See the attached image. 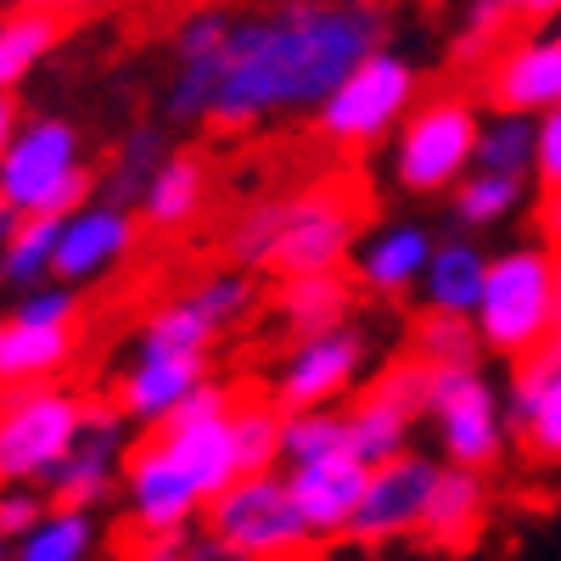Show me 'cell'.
<instances>
[{"mask_svg": "<svg viewBox=\"0 0 561 561\" xmlns=\"http://www.w3.org/2000/svg\"><path fill=\"white\" fill-rule=\"evenodd\" d=\"M382 0H275L264 12H230L214 57L174 62L163 113L219 129L314 113L343 84V73L382 51Z\"/></svg>", "mask_w": 561, "mask_h": 561, "instance_id": "obj_1", "label": "cell"}, {"mask_svg": "<svg viewBox=\"0 0 561 561\" xmlns=\"http://www.w3.org/2000/svg\"><path fill=\"white\" fill-rule=\"evenodd\" d=\"M230 253L248 270L293 275H337L359 248V208L343 185H304L293 197L253 203L225 230Z\"/></svg>", "mask_w": 561, "mask_h": 561, "instance_id": "obj_2", "label": "cell"}, {"mask_svg": "<svg viewBox=\"0 0 561 561\" xmlns=\"http://www.w3.org/2000/svg\"><path fill=\"white\" fill-rule=\"evenodd\" d=\"M478 348L494 359H528L556 332V253L545 242H511L489 253V280L472 309Z\"/></svg>", "mask_w": 561, "mask_h": 561, "instance_id": "obj_3", "label": "cell"}, {"mask_svg": "<svg viewBox=\"0 0 561 561\" xmlns=\"http://www.w3.org/2000/svg\"><path fill=\"white\" fill-rule=\"evenodd\" d=\"M96 180L84 163V140L68 118H23L12 147L0 152V203L18 219H68L90 203Z\"/></svg>", "mask_w": 561, "mask_h": 561, "instance_id": "obj_4", "label": "cell"}, {"mask_svg": "<svg viewBox=\"0 0 561 561\" xmlns=\"http://www.w3.org/2000/svg\"><path fill=\"white\" fill-rule=\"evenodd\" d=\"M427 421L438 438V460L455 472H500L511 455L505 393L483 377V365H444L427 370Z\"/></svg>", "mask_w": 561, "mask_h": 561, "instance_id": "obj_5", "label": "cell"}, {"mask_svg": "<svg viewBox=\"0 0 561 561\" xmlns=\"http://www.w3.org/2000/svg\"><path fill=\"white\" fill-rule=\"evenodd\" d=\"M415 102H421L415 62L382 45V51H370L354 73H343V84L314 107V129H320V140H332L337 152H365V147H377V140H393Z\"/></svg>", "mask_w": 561, "mask_h": 561, "instance_id": "obj_6", "label": "cell"}, {"mask_svg": "<svg viewBox=\"0 0 561 561\" xmlns=\"http://www.w3.org/2000/svg\"><path fill=\"white\" fill-rule=\"evenodd\" d=\"M483 113L466 96H427L393 135V185L410 197H449L478 163Z\"/></svg>", "mask_w": 561, "mask_h": 561, "instance_id": "obj_7", "label": "cell"}, {"mask_svg": "<svg viewBox=\"0 0 561 561\" xmlns=\"http://www.w3.org/2000/svg\"><path fill=\"white\" fill-rule=\"evenodd\" d=\"M79 433H84V399L73 388L62 382L0 388V489L12 483L45 489V478L62 466Z\"/></svg>", "mask_w": 561, "mask_h": 561, "instance_id": "obj_8", "label": "cell"}, {"mask_svg": "<svg viewBox=\"0 0 561 561\" xmlns=\"http://www.w3.org/2000/svg\"><path fill=\"white\" fill-rule=\"evenodd\" d=\"M203 528L214 539H225L230 550H242L248 561H298L314 539L293 505V489H287V472H253V478H237L219 500H208L203 511Z\"/></svg>", "mask_w": 561, "mask_h": 561, "instance_id": "obj_9", "label": "cell"}, {"mask_svg": "<svg viewBox=\"0 0 561 561\" xmlns=\"http://www.w3.org/2000/svg\"><path fill=\"white\" fill-rule=\"evenodd\" d=\"M370 370V337L359 325H337L320 337H298L275 370V410H343L348 399H359Z\"/></svg>", "mask_w": 561, "mask_h": 561, "instance_id": "obj_10", "label": "cell"}, {"mask_svg": "<svg viewBox=\"0 0 561 561\" xmlns=\"http://www.w3.org/2000/svg\"><path fill=\"white\" fill-rule=\"evenodd\" d=\"M343 421H348V455L365 472L410 455L415 421H427V365L421 359L388 365L382 377H370L359 388V399L343 404Z\"/></svg>", "mask_w": 561, "mask_h": 561, "instance_id": "obj_11", "label": "cell"}, {"mask_svg": "<svg viewBox=\"0 0 561 561\" xmlns=\"http://www.w3.org/2000/svg\"><path fill=\"white\" fill-rule=\"evenodd\" d=\"M230 415H237V399H230L219 382H208L192 404L169 421V427L152 433V438L169 449V460L203 489V500H219L230 483L242 478L237 427H230Z\"/></svg>", "mask_w": 561, "mask_h": 561, "instance_id": "obj_12", "label": "cell"}, {"mask_svg": "<svg viewBox=\"0 0 561 561\" xmlns=\"http://www.w3.org/2000/svg\"><path fill=\"white\" fill-rule=\"evenodd\" d=\"M118 494H124V517L140 539H169V534H197L203 523V489L180 472L169 460V449L158 438L135 444L129 460H124V478H118Z\"/></svg>", "mask_w": 561, "mask_h": 561, "instance_id": "obj_13", "label": "cell"}, {"mask_svg": "<svg viewBox=\"0 0 561 561\" xmlns=\"http://www.w3.org/2000/svg\"><path fill=\"white\" fill-rule=\"evenodd\" d=\"M129 421L118 404H84V433L62 455V466L45 478V500L68 511H102L118 494L124 460H129Z\"/></svg>", "mask_w": 561, "mask_h": 561, "instance_id": "obj_14", "label": "cell"}, {"mask_svg": "<svg viewBox=\"0 0 561 561\" xmlns=\"http://www.w3.org/2000/svg\"><path fill=\"white\" fill-rule=\"evenodd\" d=\"M208 354H185V348H158V343H135L124 359V377H118V415L129 427H169V421L192 404L208 388Z\"/></svg>", "mask_w": 561, "mask_h": 561, "instance_id": "obj_15", "label": "cell"}, {"mask_svg": "<svg viewBox=\"0 0 561 561\" xmlns=\"http://www.w3.org/2000/svg\"><path fill=\"white\" fill-rule=\"evenodd\" d=\"M140 248V219L124 203L90 197L79 203L68 219H57V259H51V280L62 287H96L118 264H129Z\"/></svg>", "mask_w": 561, "mask_h": 561, "instance_id": "obj_16", "label": "cell"}, {"mask_svg": "<svg viewBox=\"0 0 561 561\" xmlns=\"http://www.w3.org/2000/svg\"><path fill=\"white\" fill-rule=\"evenodd\" d=\"M438 466L433 455H399L388 466H370L365 472V494H359V511L348 523V539L359 545H393V539H415L421 534V517H427V494L438 483Z\"/></svg>", "mask_w": 561, "mask_h": 561, "instance_id": "obj_17", "label": "cell"}, {"mask_svg": "<svg viewBox=\"0 0 561 561\" xmlns=\"http://www.w3.org/2000/svg\"><path fill=\"white\" fill-rule=\"evenodd\" d=\"M483 102L489 113L545 118L561 107V28L517 34L489 57L483 68Z\"/></svg>", "mask_w": 561, "mask_h": 561, "instance_id": "obj_18", "label": "cell"}, {"mask_svg": "<svg viewBox=\"0 0 561 561\" xmlns=\"http://www.w3.org/2000/svg\"><path fill=\"white\" fill-rule=\"evenodd\" d=\"M505 421L511 444H523L528 460L561 466V332H550V343L517 359L505 388Z\"/></svg>", "mask_w": 561, "mask_h": 561, "instance_id": "obj_19", "label": "cell"}, {"mask_svg": "<svg viewBox=\"0 0 561 561\" xmlns=\"http://www.w3.org/2000/svg\"><path fill=\"white\" fill-rule=\"evenodd\" d=\"M438 237L421 219H393V225H377L370 237H359L348 270L365 293L377 298H410L427 275V259H433Z\"/></svg>", "mask_w": 561, "mask_h": 561, "instance_id": "obj_20", "label": "cell"}, {"mask_svg": "<svg viewBox=\"0 0 561 561\" xmlns=\"http://www.w3.org/2000/svg\"><path fill=\"white\" fill-rule=\"evenodd\" d=\"M287 489H293V505H298L309 539H348V523H354L359 494H365V466L354 455L293 466Z\"/></svg>", "mask_w": 561, "mask_h": 561, "instance_id": "obj_21", "label": "cell"}, {"mask_svg": "<svg viewBox=\"0 0 561 561\" xmlns=\"http://www.w3.org/2000/svg\"><path fill=\"white\" fill-rule=\"evenodd\" d=\"M489 511H494L489 478L438 466V483H433V494H427V517H421V534H415V539H427L433 550H466V545L483 539Z\"/></svg>", "mask_w": 561, "mask_h": 561, "instance_id": "obj_22", "label": "cell"}, {"mask_svg": "<svg viewBox=\"0 0 561 561\" xmlns=\"http://www.w3.org/2000/svg\"><path fill=\"white\" fill-rule=\"evenodd\" d=\"M79 354V325H34L7 314L0 320V388L57 382Z\"/></svg>", "mask_w": 561, "mask_h": 561, "instance_id": "obj_23", "label": "cell"}, {"mask_svg": "<svg viewBox=\"0 0 561 561\" xmlns=\"http://www.w3.org/2000/svg\"><path fill=\"white\" fill-rule=\"evenodd\" d=\"M203 208H208V163L197 152H169L135 197L140 230H163V237L185 230Z\"/></svg>", "mask_w": 561, "mask_h": 561, "instance_id": "obj_24", "label": "cell"}, {"mask_svg": "<svg viewBox=\"0 0 561 561\" xmlns=\"http://www.w3.org/2000/svg\"><path fill=\"white\" fill-rule=\"evenodd\" d=\"M489 280V253L472 237H438L427 275H421L415 298L427 304V314H449V320H472L478 298Z\"/></svg>", "mask_w": 561, "mask_h": 561, "instance_id": "obj_25", "label": "cell"}, {"mask_svg": "<svg viewBox=\"0 0 561 561\" xmlns=\"http://www.w3.org/2000/svg\"><path fill=\"white\" fill-rule=\"evenodd\" d=\"M348 304H354V280L343 270L337 275H293V280H280V293H275V314L293 332V343L348 325Z\"/></svg>", "mask_w": 561, "mask_h": 561, "instance_id": "obj_26", "label": "cell"}, {"mask_svg": "<svg viewBox=\"0 0 561 561\" xmlns=\"http://www.w3.org/2000/svg\"><path fill=\"white\" fill-rule=\"evenodd\" d=\"M102 550V523L96 511H68V505H45V517L12 539V561H96Z\"/></svg>", "mask_w": 561, "mask_h": 561, "instance_id": "obj_27", "label": "cell"}, {"mask_svg": "<svg viewBox=\"0 0 561 561\" xmlns=\"http://www.w3.org/2000/svg\"><path fill=\"white\" fill-rule=\"evenodd\" d=\"M523 203H528V180L472 169V174H466L455 192H449V219L460 225V237H472V230H500V225H511Z\"/></svg>", "mask_w": 561, "mask_h": 561, "instance_id": "obj_28", "label": "cell"}, {"mask_svg": "<svg viewBox=\"0 0 561 561\" xmlns=\"http://www.w3.org/2000/svg\"><path fill=\"white\" fill-rule=\"evenodd\" d=\"M57 39H62V18L51 12H12V18H0V90H12L57 51Z\"/></svg>", "mask_w": 561, "mask_h": 561, "instance_id": "obj_29", "label": "cell"}, {"mask_svg": "<svg viewBox=\"0 0 561 561\" xmlns=\"http://www.w3.org/2000/svg\"><path fill=\"white\" fill-rule=\"evenodd\" d=\"M348 455V421L343 410H293L280 415V472L314 460H337Z\"/></svg>", "mask_w": 561, "mask_h": 561, "instance_id": "obj_30", "label": "cell"}, {"mask_svg": "<svg viewBox=\"0 0 561 561\" xmlns=\"http://www.w3.org/2000/svg\"><path fill=\"white\" fill-rule=\"evenodd\" d=\"M534 147H539V118H517V113H489L478 129V163L489 174H511V180H534Z\"/></svg>", "mask_w": 561, "mask_h": 561, "instance_id": "obj_31", "label": "cell"}, {"mask_svg": "<svg viewBox=\"0 0 561 561\" xmlns=\"http://www.w3.org/2000/svg\"><path fill=\"white\" fill-rule=\"evenodd\" d=\"M135 343H158V348H185V354H208L219 343V325L208 320V309L197 304V293H180L169 304H158L147 320H140Z\"/></svg>", "mask_w": 561, "mask_h": 561, "instance_id": "obj_32", "label": "cell"}, {"mask_svg": "<svg viewBox=\"0 0 561 561\" xmlns=\"http://www.w3.org/2000/svg\"><path fill=\"white\" fill-rule=\"evenodd\" d=\"M51 259H57V219H23L18 237L0 248V280L12 293H34L51 280Z\"/></svg>", "mask_w": 561, "mask_h": 561, "instance_id": "obj_33", "label": "cell"}, {"mask_svg": "<svg viewBox=\"0 0 561 561\" xmlns=\"http://www.w3.org/2000/svg\"><path fill=\"white\" fill-rule=\"evenodd\" d=\"M174 147L163 140V129L158 124H140L124 147H118V163H113V174H107V203H124V208H135V197H140V185L152 180V169L169 158Z\"/></svg>", "mask_w": 561, "mask_h": 561, "instance_id": "obj_34", "label": "cell"}, {"mask_svg": "<svg viewBox=\"0 0 561 561\" xmlns=\"http://www.w3.org/2000/svg\"><path fill=\"white\" fill-rule=\"evenodd\" d=\"M230 427H237L242 478H253V472H275V466H280V410H275V404H237Z\"/></svg>", "mask_w": 561, "mask_h": 561, "instance_id": "obj_35", "label": "cell"}, {"mask_svg": "<svg viewBox=\"0 0 561 561\" xmlns=\"http://www.w3.org/2000/svg\"><path fill=\"white\" fill-rule=\"evenodd\" d=\"M415 359L427 370H444V365H478L483 348H478V332L472 320H449V314H427L415 325Z\"/></svg>", "mask_w": 561, "mask_h": 561, "instance_id": "obj_36", "label": "cell"}, {"mask_svg": "<svg viewBox=\"0 0 561 561\" xmlns=\"http://www.w3.org/2000/svg\"><path fill=\"white\" fill-rule=\"evenodd\" d=\"M197 304L208 309V320L219 325V332H230V325H237L248 309H253V280H248V270H214V275H203L197 280Z\"/></svg>", "mask_w": 561, "mask_h": 561, "instance_id": "obj_37", "label": "cell"}, {"mask_svg": "<svg viewBox=\"0 0 561 561\" xmlns=\"http://www.w3.org/2000/svg\"><path fill=\"white\" fill-rule=\"evenodd\" d=\"M12 314L34 320V325H79V293L62 287V280H45V287H34V293H18Z\"/></svg>", "mask_w": 561, "mask_h": 561, "instance_id": "obj_38", "label": "cell"}, {"mask_svg": "<svg viewBox=\"0 0 561 561\" xmlns=\"http://www.w3.org/2000/svg\"><path fill=\"white\" fill-rule=\"evenodd\" d=\"M45 489H28V483H12V489H0V539H23L39 517H45Z\"/></svg>", "mask_w": 561, "mask_h": 561, "instance_id": "obj_39", "label": "cell"}, {"mask_svg": "<svg viewBox=\"0 0 561 561\" xmlns=\"http://www.w3.org/2000/svg\"><path fill=\"white\" fill-rule=\"evenodd\" d=\"M534 180L545 197H561V107L539 118V147H534Z\"/></svg>", "mask_w": 561, "mask_h": 561, "instance_id": "obj_40", "label": "cell"}, {"mask_svg": "<svg viewBox=\"0 0 561 561\" xmlns=\"http://www.w3.org/2000/svg\"><path fill=\"white\" fill-rule=\"evenodd\" d=\"M489 7L505 23H556L561 18V0H489Z\"/></svg>", "mask_w": 561, "mask_h": 561, "instance_id": "obj_41", "label": "cell"}, {"mask_svg": "<svg viewBox=\"0 0 561 561\" xmlns=\"http://www.w3.org/2000/svg\"><path fill=\"white\" fill-rule=\"evenodd\" d=\"M180 561H248V556H242V550H230L225 539H214V534L203 528V534H192V539H185Z\"/></svg>", "mask_w": 561, "mask_h": 561, "instance_id": "obj_42", "label": "cell"}, {"mask_svg": "<svg viewBox=\"0 0 561 561\" xmlns=\"http://www.w3.org/2000/svg\"><path fill=\"white\" fill-rule=\"evenodd\" d=\"M539 242L550 253H561V197H545V208H539Z\"/></svg>", "mask_w": 561, "mask_h": 561, "instance_id": "obj_43", "label": "cell"}, {"mask_svg": "<svg viewBox=\"0 0 561 561\" xmlns=\"http://www.w3.org/2000/svg\"><path fill=\"white\" fill-rule=\"evenodd\" d=\"M192 534H169V539H140V561H180Z\"/></svg>", "mask_w": 561, "mask_h": 561, "instance_id": "obj_44", "label": "cell"}, {"mask_svg": "<svg viewBox=\"0 0 561 561\" xmlns=\"http://www.w3.org/2000/svg\"><path fill=\"white\" fill-rule=\"evenodd\" d=\"M18 124H23V107H18V96H7V90H0V152L12 147Z\"/></svg>", "mask_w": 561, "mask_h": 561, "instance_id": "obj_45", "label": "cell"}, {"mask_svg": "<svg viewBox=\"0 0 561 561\" xmlns=\"http://www.w3.org/2000/svg\"><path fill=\"white\" fill-rule=\"evenodd\" d=\"M73 7H90V0H12V12H51V18H62Z\"/></svg>", "mask_w": 561, "mask_h": 561, "instance_id": "obj_46", "label": "cell"}, {"mask_svg": "<svg viewBox=\"0 0 561 561\" xmlns=\"http://www.w3.org/2000/svg\"><path fill=\"white\" fill-rule=\"evenodd\" d=\"M18 225H23V219H18V214H12L7 203H0V248H7V242L18 237Z\"/></svg>", "mask_w": 561, "mask_h": 561, "instance_id": "obj_47", "label": "cell"}, {"mask_svg": "<svg viewBox=\"0 0 561 561\" xmlns=\"http://www.w3.org/2000/svg\"><path fill=\"white\" fill-rule=\"evenodd\" d=\"M556 332H561V253H556Z\"/></svg>", "mask_w": 561, "mask_h": 561, "instance_id": "obj_48", "label": "cell"}, {"mask_svg": "<svg viewBox=\"0 0 561 561\" xmlns=\"http://www.w3.org/2000/svg\"><path fill=\"white\" fill-rule=\"evenodd\" d=\"M96 7H135V0H96Z\"/></svg>", "mask_w": 561, "mask_h": 561, "instance_id": "obj_49", "label": "cell"}, {"mask_svg": "<svg viewBox=\"0 0 561 561\" xmlns=\"http://www.w3.org/2000/svg\"><path fill=\"white\" fill-rule=\"evenodd\" d=\"M0 561H12V545L7 539H0Z\"/></svg>", "mask_w": 561, "mask_h": 561, "instance_id": "obj_50", "label": "cell"}, {"mask_svg": "<svg viewBox=\"0 0 561 561\" xmlns=\"http://www.w3.org/2000/svg\"><path fill=\"white\" fill-rule=\"evenodd\" d=\"M0 287H7V280H0Z\"/></svg>", "mask_w": 561, "mask_h": 561, "instance_id": "obj_51", "label": "cell"}]
</instances>
